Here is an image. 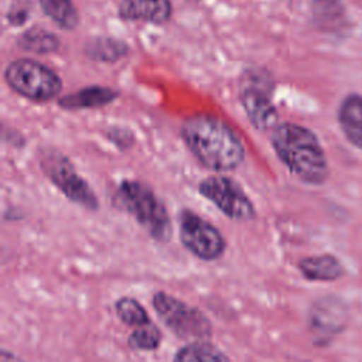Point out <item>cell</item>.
<instances>
[{
  "instance_id": "obj_3",
  "label": "cell",
  "mask_w": 362,
  "mask_h": 362,
  "mask_svg": "<svg viewBox=\"0 0 362 362\" xmlns=\"http://www.w3.org/2000/svg\"><path fill=\"white\" fill-rule=\"evenodd\" d=\"M113 202L130 214L154 239L167 240L171 236V219L163 201L139 180H123L113 195Z\"/></svg>"
},
{
  "instance_id": "obj_15",
  "label": "cell",
  "mask_w": 362,
  "mask_h": 362,
  "mask_svg": "<svg viewBox=\"0 0 362 362\" xmlns=\"http://www.w3.org/2000/svg\"><path fill=\"white\" fill-rule=\"evenodd\" d=\"M18 47L34 54H51L59 48V38L41 27H34L24 31L18 41Z\"/></svg>"
},
{
  "instance_id": "obj_5",
  "label": "cell",
  "mask_w": 362,
  "mask_h": 362,
  "mask_svg": "<svg viewBox=\"0 0 362 362\" xmlns=\"http://www.w3.org/2000/svg\"><path fill=\"white\" fill-rule=\"evenodd\" d=\"M273 78L263 68L247 69L239 81L240 105L256 130L267 132L277 126V110L273 105Z\"/></svg>"
},
{
  "instance_id": "obj_2",
  "label": "cell",
  "mask_w": 362,
  "mask_h": 362,
  "mask_svg": "<svg viewBox=\"0 0 362 362\" xmlns=\"http://www.w3.org/2000/svg\"><path fill=\"white\" fill-rule=\"evenodd\" d=\"M273 150L288 171L305 184L320 185L328 177V161L317 136L307 127L283 122L272 130Z\"/></svg>"
},
{
  "instance_id": "obj_17",
  "label": "cell",
  "mask_w": 362,
  "mask_h": 362,
  "mask_svg": "<svg viewBox=\"0 0 362 362\" xmlns=\"http://www.w3.org/2000/svg\"><path fill=\"white\" fill-rule=\"evenodd\" d=\"M174 361H229V356L223 354L218 346L206 339H194L181 346L175 355Z\"/></svg>"
},
{
  "instance_id": "obj_20",
  "label": "cell",
  "mask_w": 362,
  "mask_h": 362,
  "mask_svg": "<svg viewBox=\"0 0 362 362\" xmlns=\"http://www.w3.org/2000/svg\"><path fill=\"white\" fill-rule=\"evenodd\" d=\"M115 313L117 318L129 327H139L150 322L146 308L133 297H120L115 303Z\"/></svg>"
},
{
  "instance_id": "obj_4",
  "label": "cell",
  "mask_w": 362,
  "mask_h": 362,
  "mask_svg": "<svg viewBox=\"0 0 362 362\" xmlns=\"http://www.w3.org/2000/svg\"><path fill=\"white\" fill-rule=\"evenodd\" d=\"M4 81L13 92L35 103L49 102L62 90L58 74L31 58L11 61L4 69Z\"/></svg>"
},
{
  "instance_id": "obj_13",
  "label": "cell",
  "mask_w": 362,
  "mask_h": 362,
  "mask_svg": "<svg viewBox=\"0 0 362 362\" xmlns=\"http://www.w3.org/2000/svg\"><path fill=\"white\" fill-rule=\"evenodd\" d=\"M338 122L351 144L362 150V95L351 93L339 105Z\"/></svg>"
},
{
  "instance_id": "obj_12",
  "label": "cell",
  "mask_w": 362,
  "mask_h": 362,
  "mask_svg": "<svg viewBox=\"0 0 362 362\" xmlns=\"http://www.w3.org/2000/svg\"><path fill=\"white\" fill-rule=\"evenodd\" d=\"M119 14L124 20L163 24L171 16L170 0H122Z\"/></svg>"
},
{
  "instance_id": "obj_8",
  "label": "cell",
  "mask_w": 362,
  "mask_h": 362,
  "mask_svg": "<svg viewBox=\"0 0 362 362\" xmlns=\"http://www.w3.org/2000/svg\"><path fill=\"white\" fill-rule=\"evenodd\" d=\"M178 228L181 243L198 259L212 262L225 253L226 242L221 230L197 212L182 209L178 214Z\"/></svg>"
},
{
  "instance_id": "obj_16",
  "label": "cell",
  "mask_w": 362,
  "mask_h": 362,
  "mask_svg": "<svg viewBox=\"0 0 362 362\" xmlns=\"http://www.w3.org/2000/svg\"><path fill=\"white\" fill-rule=\"evenodd\" d=\"M85 52L92 59L115 62L127 54V45L116 38L96 37L86 42Z\"/></svg>"
},
{
  "instance_id": "obj_9",
  "label": "cell",
  "mask_w": 362,
  "mask_h": 362,
  "mask_svg": "<svg viewBox=\"0 0 362 362\" xmlns=\"http://www.w3.org/2000/svg\"><path fill=\"white\" fill-rule=\"evenodd\" d=\"M198 192L230 219L249 221L256 216L252 199L230 177L209 175L199 181Z\"/></svg>"
},
{
  "instance_id": "obj_14",
  "label": "cell",
  "mask_w": 362,
  "mask_h": 362,
  "mask_svg": "<svg viewBox=\"0 0 362 362\" xmlns=\"http://www.w3.org/2000/svg\"><path fill=\"white\" fill-rule=\"evenodd\" d=\"M298 269L301 274L311 281H334L345 273L341 262L328 253L303 257L298 262Z\"/></svg>"
},
{
  "instance_id": "obj_6",
  "label": "cell",
  "mask_w": 362,
  "mask_h": 362,
  "mask_svg": "<svg viewBox=\"0 0 362 362\" xmlns=\"http://www.w3.org/2000/svg\"><path fill=\"white\" fill-rule=\"evenodd\" d=\"M151 304L164 325L177 337L194 341L212 335V324L208 317L185 301L164 291H156Z\"/></svg>"
},
{
  "instance_id": "obj_7",
  "label": "cell",
  "mask_w": 362,
  "mask_h": 362,
  "mask_svg": "<svg viewBox=\"0 0 362 362\" xmlns=\"http://www.w3.org/2000/svg\"><path fill=\"white\" fill-rule=\"evenodd\" d=\"M41 168L49 181L72 202L86 209H98L99 199L90 185L82 178L71 160L59 151L47 150L40 158Z\"/></svg>"
},
{
  "instance_id": "obj_10",
  "label": "cell",
  "mask_w": 362,
  "mask_h": 362,
  "mask_svg": "<svg viewBox=\"0 0 362 362\" xmlns=\"http://www.w3.org/2000/svg\"><path fill=\"white\" fill-rule=\"evenodd\" d=\"M348 321V310L337 297H325L314 304L310 328L318 339H328L341 332Z\"/></svg>"
},
{
  "instance_id": "obj_11",
  "label": "cell",
  "mask_w": 362,
  "mask_h": 362,
  "mask_svg": "<svg viewBox=\"0 0 362 362\" xmlns=\"http://www.w3.org/2000/svg\"><path fill=\"white\" fill-rule=\"evenodd\" d=\"M119 98V90L110 86L90 85L81 88L72 93L61 96L57 102L65 110L95 109L106 106Z\"/></svg>"
},
{
  "instance_id": "obj_19",
  "label": "cell",
  "mask_w": 362,
  "mask_h": 362,
  "mask_svg": "<svg viewBox=\"0 0 362 362\" xmlns=\"http://www.w3.org/2000/svg\"><path fill=\"white\" fill-rule=\"evenodd\" d=\"M161 331L151 321L139 327H134L129 335L127 345L133 351H156L161 344Z\"/></svg>"
},
{
  "instance_id": "obj_1",
  "label": "cell",
  "mask_w": 362,
  "mask_h": 362,
  "mask_svg": "<svg viewBox=\"0 0 362 362\" xmlns=\"http://www.w3.org/2000/svg\"><path fill=\"white\" fill-rule=\"evenodd\" d=\"M180 133L188 150L208 170L232 171L245 160V146L238 133L214 115L195 113L185 117Z\"/></svg>"
},
{
  "instance_id": "obj_18",
  "label": "cell",
  "mask_w": 362,
  "mask_h": 362,
  "mask_svg": "<svg viewBox=\"0 0 362 362\" xmlns=\"http://www.w3.org/2000/svg\"><path fill=\"white\" fill-rule=\"evenodd\" d=\"M42 11L62 30H74L78 24V11L72 0H38Z\"/></svg>"
}]
</instances>
